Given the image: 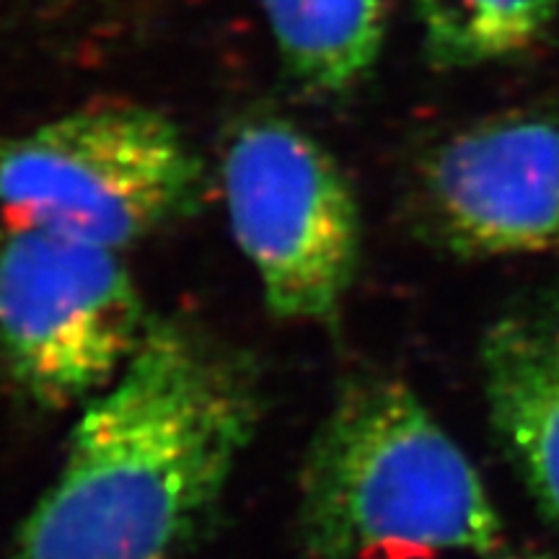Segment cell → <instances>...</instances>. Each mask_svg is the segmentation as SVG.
Wrapping results in <instances>:
<instances>
[{"label":"cell","instance_id":"cell-1","mask_svg":"<svg viewBox=\"0 0 559 559\" xmlns=\"http://www.w3.org/2000/svg\"><path fill=\"white\" fill-rule=\"evenodd\" d=\"M262 419L247 355L153 319L128 368L86 404L11 559H174L221 506Z\"/></svg>","mask_w":559,"mask_h":559},{"label":"cell","instance_id":"cell-2","mask_svg":"<svg viewBox=\"0 0 559 559\" xmlns=\"http://www.w3.org/2000/svg\"><path fill=\"white\" fill-rule=\"evenodd\" d=\"M298 542L309 559L489 557L502 523L469 456L415 391L362 376L313 432Z\"/></svg>","mask_w":559,"mask_h":559},{"label":"cell","instance_id":"cell-3","mask_svg":"<svg viewBox=\"0 0 559 559\" xmlns=\"http://www.w3.org/2000/svg\"><path fill=\"white\" fill-rule=\"evenodd\" d=\"M202 164L177 124L132 104L68 111L0 138L5 221L122 251L185 221L202 200Z\"/></svg>","mask_w":559,"mask_h":559},{"label":"cell","instance_id":"cell-4","mask_svg":"<svg viewBox=\"0 0 559 559\" xmlns=\"http://www.w3.org/2000/svg\"><path fill=\"white\" fill-rule=\"evenodd\" d=\"M230 230L285 321L337 317L360 264L362 223L332 153L277 115L243 120L223 153Z\"/></svg>","mask_w":559,"mask_h":559},{"label":"cell","instance_id":"cell-5","mask_svg":"<svg viewBox=\"0 0 559 559\" xmlns=\"http://www.w3.org/2000/svg\"><path fill=\"white\" fill-rule=\"evenodd\" d=\"M151 321L120 251L0 226V358L45 409L88 404L128 368Z\"/></svg>","mask_w":559,"mask_h":559},{"label":"cell","instance_id":"cell-6","mask_svg":"<svg viewBox=\"0 0 559 559\" xmlns=\"http://www.w3.org/2000/svg\"><path fill=\"white\" fill-rule=\"evenodd\" d=\"M415 205L466 260L559 251V120L510 111L443 138L419 160Z\"/></svg>","mask_w":559,"mask_h":559},{"label":"cell","instance_id":"cell-7","mask_svg":"<svg viewBox=\"0 0 559 559\" xmlns=\"http://www.w3.org/2000/svg\"><path fill=\"white\" fill-rule=\"evenodd\" d=\"M495 436L544 515L559 526V293L515 300L479 345Z\"/></svg>","mask_w":559,"mask_h":559},{"label":"cell","instance_id":"cell-8","mask_svg":"<svg viewBox=\"0 0 559 559\" xmlns=\"http://www.w3.org/2000/svg\"><path fill=\"white\" fill-rule=\"evenodd\" d=\"M285 70L306 94L342 96L383 47L381 0H262Z\"/></svg>","mask_w":559,"mask_h":559},{"label":"cell","instance_id":"cell-9","mask_svg":"<svg viewBox=\"0 0 559 559\" xmlns=\"http://www.w3.org/2000/svg\"><path fill=\"white\" fill-rule=\"evenodd\" d=\"M438 68H474L526 52L549 29L559 0H409Z\"/></svg>","mask_w":559,"mask_h":559},{"label":"cell","instance_id":"cell-10","mask_svg":"<svg viewBox=\"0 0 559 559\" xmlns=\"http://www.w3.org/2000/svg\"><path fill=\"white\" fill-rule=\"evenodd\" d=\"M498 559H551V557H539V555H534V557H498Z\"/></svg>","mask_w":559,"mask_h":559}]
</instances>
